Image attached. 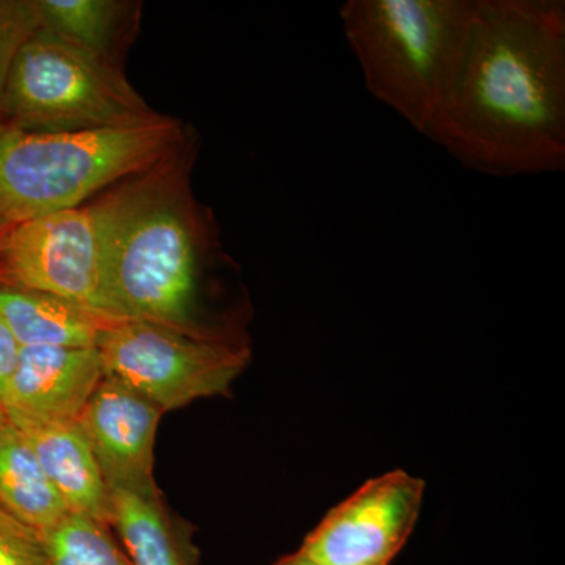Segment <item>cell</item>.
Masks as SVG:
<instances>
[{
    "mask_svg": "<svg viewBox=\"0 0 565 565\" xmlns=\"http://www.w3.org/2000/svg\"><path fill=\"white\" fill-rule=\"evenodd\" d=\"M427 139L468 172H564V0H476L462 71Z\"/></svg>",
    "mask_w": 565,
    "mask_h": 565,
    "instance_id": "obj_1",
    "label": "cell"
},
{
    "mask_svg": "<svg viewBox=\"0 0 565 565\" xmlns=\"http://www.w3.org/2000/svg\"><path fill=\"white\" fill-rule=\"evenodd\" d=\"M106 204L104 316L228 340L202 318L200 273L210 232L180 188L152 173L107 196Z\"/></svg>",
    "mask_w": 565,
    "mask_h": 565,
    "instance_id": "obj_2",
    "label": "cell"
},
{
    "mask_svg": "<svg viewBox=\"0 0 565 565\" xmlns=\"http://www.w3.org/2000/svg\"><path fill=\"white\" fill-rule=\"evenodd\" d=\"M476 0H345L343 35L364 87L427 137L455 92Z\"/></svg>",
    "mask_w": 565,
    "mask_h": 565,
    "instance_id": "obj_3",
    "label": "cell"
},
{
    "mask_svg": "<svg viewBox=\"0 0 565 565\" xmlns=\"http://www.w3.org/2000/svg\"><path fill=\"white\" fill-rule=\"evenodd\" d=\"M180 140V121L167 117L74 132L0 126V230L73 210L111 182L154 170Z\"/></svg>",
    "mask_w": 565,
    "mask_h": 565,
    "instance_id": "obj_4",
    "label": "cell"
},
{
    "mask_svg": "<svg viewBox=\"0 0 565 565\" xmlns=\"http://www.w3.org/2000/svg\"><path fill=\"white\" fill-rule=\"evenodd\" d=\"M2 111L32 132L128 128L162 117L107 57L43 29L18 54Z\"/></svg>",
    "mask_w": 565,
    "mask_h": 565,
    "instance_id": "obj_5",
    "label": "cell"
},
{
    "mask_svg": "<svg viewBox=\"0 0 565 565\" xmlns=\"http://www.w3.org/2000/svg\"><path fill=\"white\" fill-rule=\"evenodd\" d=\"M104 377L166 412L228 394L250 363L243 341L210 340L150 322H111L96 343Z\"/></svg>",
    "mask_w": 565,
    "mask_h": 565,
    "instance_id": "obj_6",
    "label": "cell"
},
{
    "mask_svg": "<svg viewBox=\"0 0 565 565\" xmlns=\"http://www.w3.org/2000/svg\"><path fill=\"white\" fill-rule=\"evenodd\" d=\"M106 243V199L11 226L0 241V286L51 294L104 316Z\"/></svg>",
    "mask_w": 565,
    "mask_h": 565,
    "instance_id": "obj_7",
    "label": "cell"
},
{
    "mask_svg": "<svg viewBox=\"0 0 565 565\" xmlns=\"http://www.w3.org/2000/svg\"><path fill=\"white\" fill-rule=\"evenodd\" d=\"M423 479L403 470L364 482L334 505L299 550L329 565H390L414 533Z\"/></svg>",
    "mask_w": 565,
    "mask_h": 565,
    "instance_id": "obj_8",
    "label": "cell"
},
{
    "mask_svg": "<svg viewBox=\"0 0 565 565\" xmlns=\"http://www.w3.org/2000/svg\"><path fill=\"white\" fill-rule=\"evenodd\" d=\"M163 412L129 386L103 377L77 424L109 489L156 492L154 445Z\"/></svg>",
    "mask_w": 565,
    "mask_h": 565,
    "instance_id": "obj_9",
    "label": "cell"
},
{
    "mask_svg": "<svg viewBox=\"0 0 565 565\" xmlns=\"http://www.w3.org/2000/svg\"><path fill=\"white\" fill-rule=\"evenodd\" d=\"M103 377L96 348H21L3 415L31 422H77Z\"/></svg>",
    "mask_w": 565,
    "mask_h": 565,
    "instance_id": "obj_10",
    "label": "cell"
},
{
    "mask_svg": "<svg viewBox=\"0 0 565 565\" xmlns=\"http://www.w3.org/2000/svg\"><path fill=\"white\" fill-rule=\"evenodd\" d=\"M7 422L13 424L31 444L70 512L110 527V489L79 424L31 419Z\"/></svg>",
    "mask_w": 565,
    "mask_h": 565,
    "instance_id": "obj_11",
    "label": "cell"
},
{
    "mask_svg": "<svg viewBox=\"0 0 565 565\" xmlns=\"http://www.w3.org/2000/svg\"><path fill=\"white\" fill-rule=\"evenodd\" d=\"M111 522L132 565H199L191 530L150 493L110 489Z\"/></svg>",
    "mask_w": 565,
    "mask_h": 565,
    "instance_id": "obj_12",
    "label": "cell"
},
{
    "mask_svg": "<svg viewBox=\"0 0 565 565\" xmlns=\"http://www.w3.org/2000/svg\"><path fill=\"white\" fill-rule=\"evenodd\" d=\"M0 318L21 348H96L115 322L62 297L6 286H0Z\"/></svg>",
    "mask_w": 565,
    "mask_h": 565,
    "instance_id": "obj_13",
    "label": "cell"
},
{
    "mask_svg": "<svg viewBox=\"0 0 565 565\" xmlns=\"http://www.w3.org/2000/svg\"><path fill=\"white\" fill-rule=\"evenodd\" d=\"M0 505L39 534L70 512L31 444L7 418L0 423Z\"/></svg>",
    "mask_w": 565,
    "mask_h": 565,
    "instance_id": "obj_14",
    "label": "cell"
},
{
    "mask_svg": "<svg viewBox=\"0 0 565 565\" xmlns=\"http://www.w3.org/2000/svg\"><path fill=\"white\" fill-rule=\"evenodd\" d=\"M43 31L104 55L109 50L121 3L114 0H36Z\"/></svg>",
    "mask_w": 565,
    "mask_h": 565,
    "instance_id": "obj_15",
    "label": "cell"
},
{
    "mask_svg": "<svg viewBox=\"0 0 565 565\" xmlns=\"http://www.w3.org/2000/svg\"><path fill=\"white\" fill-rule=\"evenodd\" d=\"M40 539L47 565H132L110 527L85 515L68 512Z\"/></svg>",
    "mask_w": 565,
    "mask_h": 565,
    "instance_id": "obj_16",
    "label": "cell"
},
{
    "mask_svg": "<svg viewBox=\"0 0 565 565\" xmlns=\"http://www.w3.org/2000/svg\"><path fill=\"white\" fill-rule=\"evenodd\" d=\"M41 29L36 0H0V111L18 54Z\"/></svg>",
    "mask_w": 565,
    "mask_h": 565,
    "instance_id": "obj_17",
    "label": "cell"
},
{
    "mask_svg": "<svg viewBox=\"0 0 565 565\" xmlns=\"http://www.w3.org/2000/svg\"><path fill=\"white\" fill-rule=\"evenodd\" d=\"M0 565H47L40 534L0 505Z\"/></svg>",
    "mask_w": 565,
    "mask_h": 565,
    "instance_id": "obj_18",
    "label": "cell"
},
{
    "mask_svg": "<svg viewBox=\"0 0 565 565\" xmlns=\"http://www.w3.org/2000/svg\"><path fill=\"white\" fill-rule=\"evenodd\" d=\"M20 352L21 345L18 344L17 338L13 337L6 321L0 318V411L2 412Z\"/></svg>",
    "mask_w": 565,
    "mask_h": 565,
    "instance_id": "obj_19",
    "label": "cell"
},
{
    "mask_svg": "<svg viewBox=\"0 0 565 565\" xmlns=\"http://www.w3.org/2000/svg\"><path fill=\"white\" fill-rule=\"evenodd\" d=\"M273 565H329L326 563H321V561L315 559V557L308 556L307 553H303L302 550H297V552L291 553V555H286L280 557L277 563Z\"/></svg>",
    "mask_w": 565,
    "mask_h": 565,
    "instance_id": "obj_20",
    "label": "cell"
},
{
    "mask_svg": "<svg viewBox=\"0 0 565 565\" xmlns=\"http://www.w3.org/2000/svg\"><path fill=\"white\" fill-rule=\"evenodd\" d=\"M6 422V415H3V412L0 411V423Z\"/></svg>",
    "mask_w": 565,
    "mask_h": 565,
    "instance_id": "obj_21",
    "label": "cell"
}]
</instances>
